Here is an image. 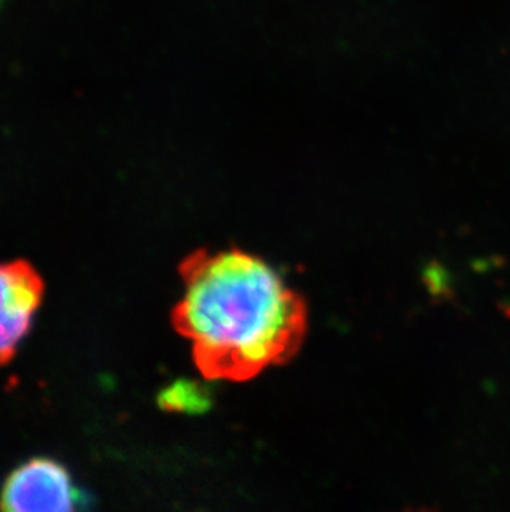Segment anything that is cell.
<instances>
[{"label":"cell","instance_id":"3","mask_svg":"<svg viewBox=\"0 0 510 512\" xmlns=\"http://www.w3.org/2000/svg\"><path fill=\"white\" fill-rule=\"evenodd\" d=\"M44 281L25 261L0 264V365L14 358L44 299Z\"/></svg>","mask_w":510,"mask_h":512},{"label":"cell","instance_id":"1","mask_svg":"<svg viewBox=\"0 0 510 512\" xmlns=\"http://www.w3.org/2000/svg\"><path fill=\"white\" fill-rule=\"evenodd\" d=\"M181 276L174 325L207 378L249 380L299 350L307 310L267 262L237 249L199 251Z\"/></svg>","mask_w":510,"mask_h":512},{"label":"cell","instance_id":"2","mask_svg":"<svg viewBox=\"0 0 510 512\" xmlns=\"http://www.w3.org/2000/svg\"><path fill=\"white\" fill-rule=\"evenodd\" d=\"M70 473L49 458L30 459L10 474L0 491V509L15 512H68L83 506Z\"/></svg>","mask_w":510,"mask_h":512}]
</instances>
